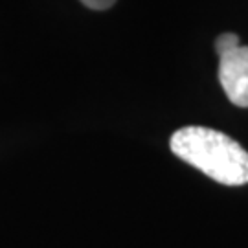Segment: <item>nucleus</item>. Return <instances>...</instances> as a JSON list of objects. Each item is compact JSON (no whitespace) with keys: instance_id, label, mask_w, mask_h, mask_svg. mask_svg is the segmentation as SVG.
Listing matches in <instances>:
<instances>
[{"instance_id":"obj_4","label":"nucleus","mask_w":248,"mask_h":248,"mask_svg":"<svg viewBox=\"0 0 248 248\" xmlns=\"http://www.w3.org/2000/svg\"><path fill=\"white\" fill-rule=\"evenodd\" d=\"M87 8L90 9H98V11H101V9H108L112 4H114L116 0H81Z\"/></svg>"},{"instance_id":"obj_2","label":"nucleus","mask_w":248,"mask_h":248,"mask_svg":"<svg viewBox=\"0 0 248 248\" xmlns=\"http://www.w3.org/2000/svg\"><path fill=\"white\" fill-rule=\"evenodd\" d=\"M219 81L233 105L248 107V46H235L219 55Z\"/></svg>"},{"instance_id":"obj_3","label":"nucleus","mask_w":248,"mask_h":248,"mask_svg":"<svg viewBox=\"0 0 248 248\" xmlns=\"http://www.w3.org/2000/svg\"><path fill=\"white\" fill-rule=\"evenodd\" d=\"M239 37L235 35V33H232V31H226V33H222V35L217 37V41H215V52L217 55H221V53L228 52L232 48H235V46H239Z\"/></svg>"},{"instance_id":"obj_1","label":"nucleus","mask_w":248,"mask_h":248,"mask_svg":"<svg viewBox=\"0 0 248 248\" xmlns=\"http://www.w3.org/2000/svg\"><path fill=\"white\" fill-rule=\"evenodd\" d=\"M169 147L180 160L224 186L248 184V153L228 134L208 127H182Z\"/></svg>"}]
</instances>
